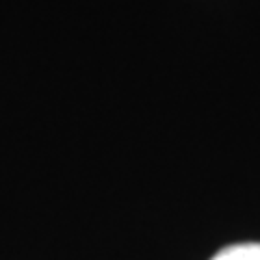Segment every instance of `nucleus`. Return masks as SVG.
Segmentation results:
<instances>
[{
    "label": "nucleus",
    "mask_w": 260,
    "mask_h": 260,
    "mask_svg": "<svg viewBox=\"0 0 260 260\" xmlns=\"http://www.w3.org/2000/svg\"><path fill=\"white\" fill-rule=\"evenodd\" d=\"M210 260H260V243H241L230 245L210 258Z\"/></svg>",
    "instance_id": "f257e3e1"
}]
</instances>
